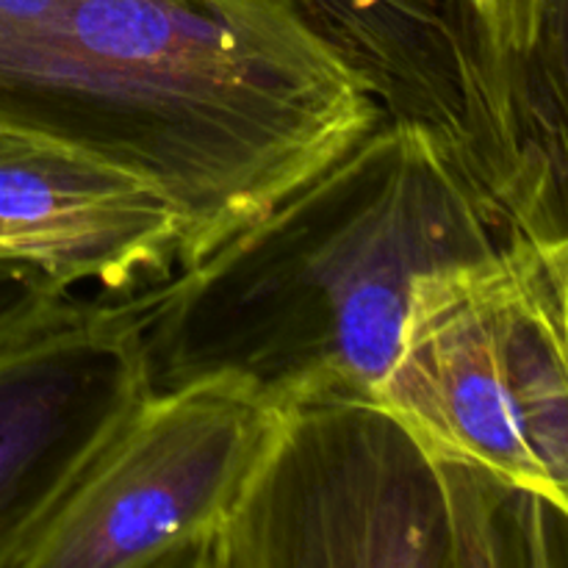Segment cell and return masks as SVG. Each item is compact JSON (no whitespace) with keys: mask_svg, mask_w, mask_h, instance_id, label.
<instances>
[{"mask_svg":"<svg viewBox=\"0 0 568 568\" xmlns=\"http://www.w3.org/2000/svg\"><path fill=\"white\" fill-rule=\"evenodd\" d=\"M386 116L288 0H0V125L159 183L181 270Z\"/></svg>","mask_w":568,"mask_h":568,"instance_id":"6da1fadb","label":"cell"},{"mask_svg":"<svg viewBox=\"0 0 568 568\" xmlns=\"http://www.w3.org/2000/svg\"><path fill=\"white\" fill-rule=\"evenodd\" d=\"M510 239L464 150L386 114L197 264L125 294L150 388L239 372L292 408L377 399L416 277Z\"/></svg>","mask_w":568,"mask_h":568,"instance_id":"7a4b0ae2","label":"cell"},{"mask_svg":"<svg viewBox=\"0 0 568 568\" xmlns=\"http://www.w3.org/2000/svg\"><path fill=\"white\" fill-rule=\"evenodd\" d=\"M568 525L433 455L377 399L294 405L211 568L560 566Z\"/></svg>","mask_w":568,"mask_h":568,"instance_id":"3957f363","label":"cell"},{"mask_svg":"<svg viewBox=\"0 0 568 568\" xmlns=\"http://www.w3.org/2000/svg\"><path fill=\"white\" fill-rule=\"evenodd\" d=\"M377 403L568 525V239L514 236L416 277Z\"/></svg>","mask_w":568,"mask_h":568,"instance_id":"277c9868","label":"cell"},{"mask_svg":"<svg viewBox=\"0 0 568 568\" xmlns=\"http://www.w3.org/2000/svg\"><path fill=\"white\" fill-rule=\"evenodd\" d=\"M292 405L239 372L150 388L17 549L11 568H211Z\"/></svg>","mask_w":568,"mask_h":568,"instance_id":"5b68a950","label":"cell"},{"mask_svg":"<svg viewBox=\"0 0 568 568\" xmlns=\"http://www.w3.org/2000/svg\"><path fill=\"white\" fill-rule=\"evenodd\" d=\"M148 392L125 294L67 297L0 344V568Z\"/></svg>","mask_w":568,"mask_h":568,"instance_id":"8992f818","label":"cell"},{"mask_svg":"<svg viewBox=\"0 0 568 568\" xmlns=\"http://www.w3.org/2000/svg\"><path fill=\"white\" fill-rule=\"evenodd\" d=\"M460 150L530 242L568 239V0H458Z\"/></svg>","mask_w":568,"mask_h":568,"instance_id":"52a82bcc","label":"cell"},{"mask_svg":"<svg viewBox=\"0 0 568 568\" xmlns=\"http://www.w3.org/2000/svg\"><path fill=\"white\" fill-rule=\"evenodd\" d=\"M186 216L148 178L81 148L0 125V255L64 288L133 294L181 270Z\"/></svg>","mask_w":568,"mask_h":568,"instance_id":"ba28073f","label":"cell"},{"mask_svg":"<svg viewBox=\"0 0 568 568\" xmlns=\"http://www.w3.org/2000/svg\"><path fill=\"white\" fill-rule=\"evenodd\" d=\"M358 72L388 116L436 125L460 148L458 0H288Z\"/></svg>","mask_w":568,"mask_h":568,"instance_id":"9c48e42d","label":"cell"},{"mask_svg":"<svg viewBox=\"0 0 568 568\" xmlns=\"http://www.w3.org/2000/svg\"><path fill=\"white\" fill-rule=\"evenodd\" d=\"M67 297H72L70 288L55 283L42 270L0 255V344L26 331Z\"/></svg>","mask_w":568,"mask_h":568,"instance_id":"30bf717a","label":"cell"}]
</instances>
